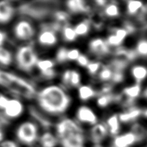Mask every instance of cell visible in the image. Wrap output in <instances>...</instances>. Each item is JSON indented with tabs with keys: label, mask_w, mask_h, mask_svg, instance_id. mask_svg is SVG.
Here are the masks:
<instances>
[{
	"label": "cell",
	"mask_w": 147,
	"mask_h": 147,
	"mask_svg": "<svg viewBox=\"0 0 147 147\" xmlns=\"http://www.w3.org/2000/svg\"><path fill=\"white\" fill-rule=\"evenodd\" d=\"M35 98L39 108L52 116L65 114L72 103V99L66 90L57 84H50L42 87L37 92Z\"/></svg>",
	"instance_id": "obj_1"
},
{
	"label": "cell",
	"mask_w": 147,
	"mask_h": 147,
	"mask_svg": "<svg viewBox=\"0 0 147 147\" xmlns=\"http://www.w3.org/2000/svg\"><path fill=\"white\" fill-rule=\"evenodd\" d=\"M56 136L62 147H83L85 136L79 123L69 117L60 119L56 123Z\"/></svg>",
	"instance_id": "obj_2"
},
{
	"label": "cell",
	"mask_w": 147,
	"mask_h": 147,
	"mask_svg": "<svg viewBox=\"0 0 147 147\" xmlns=\"http://www.w3.org/2000/svg\"><path fill=\"white\" fill-rule=\"evenodd\" d=\"M0 85L23 96H36L37 92L28 81L13 74L0 70Z\"/></svg>",
	"instance_id": "obj_3"
},
{
	"label": "cell",
	"mask_w": 147,
	"mask_h": 147,
	"mask_svg": "<svg viewBox=\"0 0 147 147\" xmlns=\"http://www.w3.org/2000/svg\"><path fill=\"white\" fill-rule=\"evenodd\" d=\"M39 59L36 51L29 45H23L18 47L14 55V61L17 67L25 72H30L36 68Z\"/></svg>",
	"instance_id": "obj_4"
},
{
	"label": "cell",
	"mask_w": 147,
	"mask_h": 147,
	"mask_svg": "<svg viewBox=\"0 0 147 147\" xmlns=\"http://www.w3.org/2000/svg\"><path fill=\"white\" fill-rule=\"evenodd\" d=\"M15 136L20 143L32 146L38 141L40 136L38 125L33 121H23L16 128Z\"/></svg>",
	"instance_id": "obj_5"
},
{
	"label": "cell",
	"mask_w": 147,
	"mask_h": 147,
	"mask_svg": "<svg viewBox=\"0 0 147 147\" xmlns=\"http://www.w3.org/2000/svg\"><path fill=\"white\" fill-rule=\"evenodd\" d=\"M34 26L30 21L22 19L15 23L12 28L14 36L18 40L28 41L32 39L35 35Z\"/></svg>",
	"instance_id": "obj_6"
},
{
	"label": "cell",
	"mask_w": 147,
	"mask_h": 147,
	"mask_svg": "<svg viewBox=\"0 0 147 147\" xmlns=\"http://www.w3.org/2000/svg\"><path fill=\"white\" fill-rule=\"evenodd\" d=\"M25 109V105L20 99L10 98L7 105L2 112L7 119H16L23 114Z\"/></svg>",
	"instance_id": "obj_7"
},
{
	"label": "cell",
	"mask_w": 147,
	"mask_h": 147,
	"mask_svg": "<svg viewBox=\"0 0 147 147\" xmlns=\"http://www.w3.org/2000/svg\"><path fill=\"white\" fill-rule=\"evenodd\" d=\"M76 119L83 124L94 125L98 123V117L96 112L90 107L82 105L78 107L76 112Z\"/></svg>",
	"instance_id": "obj_8"
},
{
	"label": "cell",
	"mask_w": 147,
	"mask_h": 147,
	"mask_svg": "<svg viewBox=\"0 0 147 147\" xmlns=\"http://www.w3.org/2000/svg\"><path fill=\"white\" fill-rule=\"evenodd\" d=\"M89 51L92 54L98 56H104L110 52V47L106 39L96 38L92 39L88 43Z\"/></svg>",
	"instance_id": "obj_9"
},
{
	"label": "cell",
	"mask_w": 147,
	"mask_h": 147,
	"mask_svg": "<svg viewBox=\"0 0 147 147\" xmlns=\"http://www.w3.org/2000/svg\"><path fill=\"white\" fill-rule=\"evenodd\" d=\"M140 141L132 131L125 132L114 137L112 147H131Z\"/></svg>",
	"instance_id": "obj_10"
},
{
	"label": "cell",
	"mask_w": 147,
	"mask_h": 147,
	"mask_svg": "<svg viewBox=\"0 0 147 147\" xmlns=\"http://www.w3.org/2000/svg\"><path fill=\"white\" fill-rule=\"evenodd\" d=\"M37 40L39 45L43 47H52L57 43L58 36L54 30L44 29L37 36Z\"/></svg>",
	"instance_id": "obj_11"
},
{
	"label": "cell",
	"mask_w": 147,
	"mask_h": 147,
	"mask_svg": "<svg viewBox=\"0 0 147 147\" xmlns=\"http://www.w3.org/2000/svg\"><path fill=\"white\" fill-rule=\"evenodd\" d=\"M141 84L136 83L134 85L125 87L122 91V96L125 98V104L127 106H132L135 99H137L141 94Z\"/></svg>",
	"instance_id": "obj_12"
},
{
	"label": "cell",
	"mask_w": 147,
	"mask_h": 147,
	"mask_svg": "<svg viewBox=\"0 0 147 147\" xmlns=\"http://www.w3.org/2000/svg\"><path fill=\"white\" fill-rule=\"evenodd\" d=\"M15 14L13 5L7 1H0V25H6L12 20Z\"/></svg>",
	"instance_id": "obj_13"
},
{
	"label": "cell",
	"mask_w": 147,
	"mask_h": 147,
	"mask_svg": "<svg viewBox=\"0 0 147 147\" xmlns=\"http://www.w3.org/2000/svg\"><path fill=\"white\" fill-rule=\"evenodd\" d=\"M143 110L139 107L131 106L126 111L118 114L121 123H127L134 121L143 115Z\"/></svg>",
	"instance_id": "obj_14"
},
{
	"label": "cell",
	"mask_w": 147,
	"mask_h": 147,
	"mask_svg": "<svg viewBox=\"0 0 147 147\" xmlns=\"http://www.w3.org/2000/svg\"><path fill=\"white\" fill-rule=\"evenodd\" d=\"M109 134L105 123H98L93 126L90 132L91 139L95 143H99L105 138Z\"/></svg>",
	"instance_id": "obj_15"
},
{
	"label": "cell",
	"mask_w": 147,
	"mask_h": 147,
	"mask_svg": "<svg viewBox=\"0 0 147 147\" xmlns=\"http://www.w3.org/2000/svg\"><path fill=\"white\" fill-rule=\"evenodd\" d=\"M66 7L72 14L85 13L90 10V7L86 2L82 0H70L66 2Z\"/></svg>",
	"instance_id": "obj_16"
},
{
	"label": "cell",
	"mask_w": 147,
	"mask_h": 147,
	"mask_svg": "<svg viewBox=\"0 0 147 147\" xmlns=\"http://www.w3.org/2000/svg\"><path fill=\"white\" fill-rule=\"evenodd\" d=\"M97 92L92 86L88 85H81L78 88V96L82 101H87L96 96Z\"/></svg>",
	"instance_id": "obj_17"
},
{
	"label": "cell",
	"mask_w": 147,
	"mask_h": 147,
	"mask_svg": "<svg viewBox=\"0 0 147 147\" xmlns=\"http://www.w3.org/2000/svg\"><path fill=\"white\" fill-rule=\"evenodd\" d=\"M130 74L136 83L141 84L147 78V67L143 65H136L130 69Z\"/></svg>",
	"instance_id": "obj_18"
},
{
	"label": "cell",
	"mask_w": 147,
	"mask_h": 147,
	"mask_svg": "<svg viewBox=\"0 0 147 147\" xmlns=\"http://www.w3.org/2000/svg\"><path fill=\"white\" fill-rule=\"evenodd\" d=\"M127 14L130 16H137L146 11V8L143 3L140 1H128L126 5Z\"/></svg>",
	"instance_id": "obj_19"
},
{
	"label": "cell",
	"mask_w": 147,
	"mask_h": 147,
	"mask_svg": "<svg viewBox=\"0 0 147 147\" xmlns=\"http://www.w3.org/2000/svg\"><path fill=\"white\" fill-rule=\"evenodd\" d=\"M39 142L42 147H56L59 143L56 134L51 132H45L40 134Z\"/></svg>",
	"instance_id": "obj_20"
},
{
	"label": "cell",
	"mask_w": 147,
	"mask_h": 147,
	"mask_svg": "<svg viewBox=\"0 0 147 147\" xmlns=\"http://www.w3.org/2000/svg\"><path fill=\"white\" fill-rule=\"evenodd\" d=\"M120 123L118 114H113L108 117L105 124L110 135L115 137L119 134L121 128Z\"/></svg>",
	"instance_id": "obj_21"
},
{
	"label": "cell",
	"mask_w": 147,
	"mask_h": 147,
	"mask_svg": "<svg viewBox=\"0 0 147 147\" xmlns=\"http://www.w3.org/2000/svg\"><path fill=\"white\" fill-rule=\"evenodd\" d=\"M56 62L50 58H39L36 68L39 70L40 74L55 70Z\"/></svg>",
	"instance_id": "obj_22"
},
{
	"label": "cell",
	"mask_w": 147,
	"mask_h": 147,
	"mask_svg": "<svg viewBox=\"0 0 147 147\" xmlns=\"http://www.w3.org/2000/svg\"><path fill=\"white\" fill-rule=\"evenodd\" d=\"M14 61V55L12 51L5 47L0 48V66L8 67Z\"/></svg>",
	"instance_id": "obj_23"
},
{
	"label": "cell",
	"mask_w": 147,
	"mask_h": 147,
	"mask_svg": "<svg viewBox=\"0 0 147 147\" xmlns=\"http://www.w3.org/2000/svg\"><path fill=\"white\" fill-rule=\"evenodd\" d=\"M119 100V96L112 94H99L96 100L97 105L100 108H105L114 101Z\"/></svg>",
	"instance_id": "obj_24"
},
{
	"label": "cell",
	"mask_w": 147,
	"mask_h": 147,
	"mask_svg": "<svg viewBox=\"0 0 147 147\" xmlns=\"http://www.w3.org/2000/svg\"><path fill=\"white\" fill-rule=\"evenodd\" d=\"M103 13L105 16L109 18H117L120 14V9L119 5L115 2H111L104 7Z\"/></svg>",
	"instance_id": "obj_25"
},
{
	"label": "cell",
	"mask_w": 147,
	"mask_h": 147,
	"mask_svg": "<svg viewBox=\"0 0 147 147\" xmlns=\"http://www.w3.org/2000/svg\"><path fill=\"white\" fill-rule=\"evenodd\" d=\"M74 28L78 37L85 36L90 30V23L88 20H83L78 23L74 27Z\"/></svg>",
	"instance_id": "obj_26"
},
{
	"label": "cell",
	"mask_w": 147,
	"mask_h": 147,
	"mask_svg": "<svg viewBox=\"0 0 147 147\" xmlns=\"http://www.w3.org/2000/svg\"><path fill=\"white\" fill-rule=\"evenodd\" d=\"M61 34L63 39L68 43H72V42L75 41L78 37L76 34L74 27L70 25H65L63 28Z\"/></svg>",
	"instance_id": "obj_27"
},
{
	"label": "cell",
	"mask_w": 147,
	"mask_h": 147,
	"mask_svg": "<svg viewBox=\"0 0 147 147\" xmlns=\"http://www.w3.org/2000/svg\"><path fill=\"white\" fill-rule=\"evenodd\" d=\"M113 74H114V71H113V70L109 65V66L103 65L102 69L98 73V78L99 80L103 81V82L112 81Z\"/></svg>",
	"instance_id": "obj_28"
},
{
	"label": "cell",
	"mask_w": 147,
	"mask_h": 147,
	"mask_svg": "<svg viewBox=\"0 0 147 147\" xmlns=\"http://www.w3.org/2000/svg\"><path fill=\"white\" fill-rule=\"evenodd\" d=\"M81 75L77 70L71 69L70 77V88H78L81 85Z\"/></svg>",
	"instance_id": "obj_29"
},
{
	"label": "cell",
	"mask_w": 147,
	"mask_h": 147,
	"mask_svg": "<svg viewBox=\"0 0 147 147\" xmlns=\"http://www.w3.org/2000/svg\"><path fill=\"white\" fill-rule=\"evenodd\" d=\"M68 49L65 47H61L57 50L55 54V62L59 64H63L68 61L67 52Z\"/></svg>",
	"instance_id": "obj_30"
},
{
	"label": "cell",
	"mask_w": 147,
	"mask_h": 147,
	"mask_svg": "<svg viewBox=\"0 0 147 147\" xmlns=\"http://www.w3.org/2000/svg\"><path fill=\"white\" fill-rule=\"evenodd\" d=\"M103 66V65L100 61H90V63L87 65V67H86V69L87 70V72H88L89 74L94 76L99 73Z\"/></svg>",
	"instance_id": "obj_31"
},
{
	"label": "cell",
	"mask_w": 147,
	"mask_h": 147,
	"mask_svg": "<svg viewBox=\"0 0 147 147\" xmlns=\"http://www.w3.org/2000/svg\"><path fill=\"white\" fill-rule=\"evenodd\" d=\"M135 51L138 56H147V39H142L138 42Z\"/></svg>",
	"instance_id": "obj_32"
},
{
	"label": "cell",
	"mask_w": 147,
	"mask_h": 147,
	"mask_svg": "<svg viewBox=\"0 0 147 147\" xmlns=\"http://www.w3.org/2000/svg\"><path fill=\"white\" fill-rule=\"evenodd\" d=\"M106 41L109 47H120V46L121 45V44L123 42L120 39L118 38L114 34H113L112 32L108 37H107Z\"/></svg>",
	"instance_id": "obj_33"
},
{
	"label": "cell",
	"mask_w": 147,
	"mask_h": 147,
	"mask_svg": "<svg viewBox=\"0 0 147 147\" xmlns=\"http://www.w3.org/2000/svg\"><path fill=\"white\" fill-rule=\"evenodd\" d=\"M112 33L114 34L118 38L120 39L122 41H124L127 38L129 33L125 27L123 28H114L112 30Z\"/></svg>",
	"instance_id": "obj_34"
},
{
	"label": "cell",
	"mask_w": 147,
	"mask_h": 147,
	"mask_svg": "<svg viewBox=\"0 0 147 147\" xmlns=\"http://www.w3.org/2000/svg\"><path fill=\"white\" fill-rule=\"evenodd\" d=\"M80 51L78 49L72 48L68 49L67 60L68 61H76L81 55Z\"/></svg>",
	"instance_id": "obj_35"
},
{
	"label": "cell",
	"mask_w": 147,
	"mask_h": 147,
	"mask_svg": "<svg viewBox=\"0 0 147 147\" xmlns=\"http://www.w3.org/2000/svg\"><path fill=\"white\" fill-rule=\"evenodd\" d=\"M70 72L71 69H68L65 70L62 72L61 75V81L63 85L66 87H69V83H70Z\"/></svg>",
	"instance_id": "obj_36"
},
{
	"label": "cell",
	"mask_w": 147,
	"mask_h": 147,
	"mask_svg": "<svg viewBox=\"0 0 147 147\" xmlns=\"http://www.w3.org/2000/svg\"><path fill=\"white\" fill-rule=\"evenodd\" d=\"M90 59L88 57L86 56V55L83 54H81L80 57H78V59L76 60V63H77L79 66L81 67L86 68L87 67L89 63H90Z\"/></svg>",
	"instance_id": "obj_37"
},
{
	"label": "cell",
	"mask_w": 147,
	"mask_h": 147,
	"mask_svg": "<svg viewBox=\"0 0 147 147\" xmlns=\"http://www.w3.org/2000/svg\"><path fill=\"white\" fill-rule=\"evenodd\" d=\"M124 78L125 76L123 71H114L112 81L114 83H119L122 82L123 80H124Z\"/></svg>",
	"instance_id": "obj_38"
},
{
	"label": "cell",
	"mask_w": 147,
	"mask_h": 147,
	"mask_svg": "<svg viewBox=\"0 0 147 147\" xmlns=\"http://www.w3.org/2000/svg\"><path fill=\"white\" fill-rule=\"evenodd\" d=\"M9 97L3 94H0V110L3 111L9 100Z\"/></svg>",
	"instance_id": "obj_39"
},
{
	"label": "cell",
	"mask_w": 147,
	"mask_h": 147,
	"mask_svg": "<svg viewBox=\"0 0 147 147\" xmlns=\"http://www.w3.org/2000/svg\"><path fill=\"white\" fill-rule=\"evenodd\" d=\"M0 147H19L18 144L12 140H7L2 142Z\"/></svg>",
	"instance_id": "obj_40"
},
{
	"label": "cell",
	"mask_w": 147,
	"mask_h": 147,
	"mask_svg": "<svg viewBox=\"0 0 147 147\" xmlns=\"http://www.w3.org/2000/svg\"><path fill=\"white\" fill-rule=\"evenodd\" d=\"M7 34L3 30H0V48L4 47V45L7 40Z\"/></svg>",
	"instance_id": "obj_41"
},
{
	"label": "cell",
	"mask_w": 147,
	"mask_h": 147,
	"mask_svg": "<svg viewBox=\"0 0 147 147\" xmlns=\"http://www.w3.org/2000/svg\"><path fill=\"white\" fill-rule=\"evenodd\" d=\"M57 18L59 22H66L68 19V16L65 12H59L57 15Z\"/></svg>",
	"instance_id": "obj_42"
},
{
	"label": "cell",
	"mask_w": 147,
	"mask_h": 147,
	"mask_svg": "<svg viewBox=\"0 0 147 147\" xmlns=\"http://www.w3.org/2000/svg\"><path fill=\"white\" fill-rule=\"evenodd\" d=\"M96 3L99 7H105L107 4V1H103V0H100V1H96Z\"/></svg>",
	"instance_id": "obj_43"
},
{
	"label": "cell",
	"mask_w": 147,
	"mask_h": 147,
	"mask_svg": "<svg viewBox=\"0 0 147 147\" xmlns=\"http://www.w3.org/2000/svg\"><path fill=\"white\" fill-rule=\"evenodd\" d=\"M143 96L144 98H145V99H147V88H145V90L143 91Z\"/></svg>",
	"instance_id": "obj_44"
},
{
	"label": "cell",
	"mask_w": 147,
	"mask_h": 147,
	"mask_svg": "<svg viewBox=\"0 0 147 147\" xmlns=\"http://www.w3.org/2000/svg\"><path fill=\"white\" fill-rule=\"evenodd\" d=\"M143 115H145V117H147V109H145L143 110Z\"/></svg>",
	"instance_id": "obj_45"
},
{
	"label": "cell",
	"mask_w": 147,
	"mask_h": 147,
	"mask_svg": "<svg viewBox=\"0 0 147 147\" xmlns=\"http://www.w3.org/2000/svg\"><path fill=\"white\" fill-rule=\"evenodd\" d=\"M30 147H34V146H30Z\"/></svg>",
	"instance_id": "obj_46"
}]
</instances>
